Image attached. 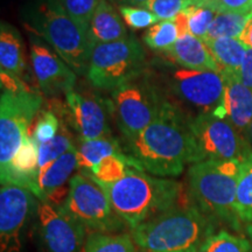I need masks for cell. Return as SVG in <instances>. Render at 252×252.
Listing matches in <instances>:
<instances>
[{
    "instance_id": "6da1fadb",
    "label": "cell",
    "mask_w": 252,
    "mask_h": 252,
    "mask_svg": "<svg viewBox=\"0 0 252 252\" xmlns=\"http://www.w3.org/2000/svg\"><path fill=\"white\" fill-rule=\"evenodd\" d=\"M190 118L171 100L152 124L124 138V153L140 171L158 178L179 176L186 165L200 162Z\"/></svg>"
},
{
    "instance_id": "7a4b0ae2",
    "label": "cell",
    "mask_w": 252,
    "mask_h": 252,
    "mask_svg": "<svg viewBox=\"0 0 252 252\" xmlns=\"http://www.w3.org/2000/svg\"><path fill=\"white\" fill-rule=\"evenodd\" d=\"M215 223L193 203L174 206L131 229V236L135 245L146 252L201 250L215 234Z\"/></svg>"
},
{
    "instance_id": "3957f363",
    "label": "cell",
    "mask_w": 252,
    "mask_h": 252,
    "mask_svg": "<svg viewBox=\"0 0 252 252\" xmlns=\"http://www.w3.org/2000/svg\"><path fill=\"white\" fill-rule=\"evenodd\" d=\"M99 186L108 195L113 212L131 229L174 207L181 189L179 182L135 168L128 169L115 184Z\"/></svg>"
},
{
    "instance_id": "277c9868",
    "label": "cell",
    "mask_w": 252,
    "mask_h": 252,
    "mask_svg": "<svg viewBox=\"0 0 252 252\" xmlns=\"http://www.w3.org/2000/svg\"><path fill=\"white\" fill-rule=\"evenodd\" d=\"M241 160H204L188 169V195L194 206L216 222L241 230L236 208Z\"/></svg>"
},
{
    "instance_id": "5b68a950",
    "label": "cell",
    "mask_w": 252,
    "mask_h": 252,
    "mask_svg": "<svg viewBox=\"0 0 252 252\" xmlns=\"http://www.w3.org/2000/svg\"><path fill=\"white\" fill-rule=\"evenodd\" d=\"M26 27L41 36L63 61L84 76L89 68L91 45L88 31L72 20L53 0H42L26 12Z\"/></svg>"
},
{
    "instance_id": "8992f818",
    "label": "cell",
    "mask_w": 252,
    "mask_h": 252,
    "mask_svg": "<svg viewBox=\"0 0 252 252\" xmlns=\"http://www.w3.org/2000/svg\"><path fill=\"white\" fill-rule=\"evenodd\" d=\"M109 102L123 137L130 138L152 124L171 99L154 71L146 69L111 91Z\"/></svg>"
},
{
    "instance_id": "52a82bcc",
    "label": "cell",
    "mask_w": 252,
    "mask_h": 252,
    "mask_svg": "<svg viewBox=\"0 0 252 252\" xmlns=\"http://www.w3.org/2000/svg\"><path fill=\"white\" fill-rule=\"evenodd\" d=\"M147 69L146 52L134 36L94 46L87 77L96 89L113 91Z\"/></svg>"
},
{
    "instance_id": "ba28073f",
    "label": "cell",
    "mask_w": 252,
    "mask_h": 252,
    "mask_svg": "<svg viewBox=\"0 0 252 252\" xmlns=\"http://www.w3.org/2000/svg\"><path fill=\"white\" fill-rule=\"evenodd\" d=\"M158 78L168 98L181 109H195L197 115L214 112L222 102L224 80L217 71L186 69L169 62L159 69Z\"/></svg>"
},
{
    "instance_id": "9c48e42d",
    "label": "cell",
    "mask_w": 252,
    "mask_h": 252,
    "mask_svg": "<svg viewBox=\"0 0 252 252\" xmlns=\"http://www.w3.org/2000/svg\"><path fill=\"white\" fill-rule=\"evenodd\" d=\"M70 190L61 209L90 232L118 231L125 223L113 212L104 189L88 172L75 174L69 181Z\"/></svg>"
},
{
    "instance_id": "30bf717a",
    "label": "cell",
    "mask_w": 252,
    "mask_h": 252,
    "mask_svg": "<svg viewBox=\"0 0 252 252\" xmlns=\"http://www.w3.org/2000/svg\"><path fill=\"white\" fill-rule=\"evenodd\" d=\"M42 97L33 91H2L0 100V172H8L12 160L30 133Z\"/></svg>"
},
{
    "instance_id": "8fae6325",
    "label": "cell",
    "mask_w": 252,
    "mask_h": 252,
    "mask_svg": "<svg viewBox=\"0 0 252 252\" xmlns=\"http://www.w3.org/2000/svg\"><path fill=\"white\" fill-rule=\"evenodd\" d=\"M190 130L200 157L204 160H243L252 147L231 123L213 112L191 116Z\"/></svg>"
},
{
    "instance_id": "7c38bea8",
    "label": "cell",
    "mask_w": 252,
    "mask_h": 252,
    "mask_svg": "<svg viewBox=\"0 0 252 252\" xmlns=\"http://www.w3.org/2000/svg\"><path fill=\"white\" fill-rule=\"evenodd\" d=\"M30 189L1 184L0 189V242L1 252H19L21 232L39 203Z\"/></svg>"
},
{
    "instance_id": "4fadbf2b",
    "label": "cell",
    "mask_w": 252,
    "mask_h": 252,
    "mask_svg": "<svg viewBox=\"0 0 252 252\" xmlns=\"http://www.w3.org/2000/svg\"><path fill=\"white\" fill-rule=\"evenodd\" d=\"M68 122L81 140L111 138L110 115H112L109 100L100 98L94 93L72 90L65 94Z\"/></svg>"
},
{
    "instance_id": "5bb4252c",
    "label": "cell",
    "mask_w": 252,
    "mask_h": 252,
    "mask_svg": "<svg viewBox=\"0 0 252 252\" xmlns=\"http://www.w3.org/2000/svg\"><path fill=\"white\" fill-rule=\"evenodd\" d=\"M36 215L41 243L46 252H83L87 229L61 208L41 201Z\"/></svg>"
},
{
    "instance_id": "9a60e30c",
    "label": "cell",
    "mask_w": 252,
    "mask_h": 252,
    "mask_svg": "<svg viewBox=\"0 0 252 252\" xmlns=\"http://www.w3.org/2000/svg\"><path fill=\"white\" fill-rule=\"evenodd\" d=\"M31 61L40 89L48 96L75 90L77 75L60 55L35 34H30Z\"/></svg>"
},
{
    "instance_id": "2e32d148",
    "label": "cell",
    "mask_w": 252,
    "mask_h": 252,
    "mask_svg": "<svg viewBox=\"0 0 252 252\" xmlns=\"http://www.w3.org/2000/svg\"><path fill=\"white\" fill-rule=\"evenodd\" d=\"M220 75L224 80V93L222 102L213 113L231 123L248 140V132L252 123V91L239 81L237 75L229 72Z\"/></svg>"
},
{
    "instance_id": "e0dca14e",
    "label": "cell",
    "mask_w": 252,
    "mask_h": 252,
    "mask_svg": "<svg viewBox=\"0 0 252 252\" xmlns=\"http://www.w3.org/2000/svg\"><path fill=\"white\" fill-rule=\"evenodd\" d=\"M161 53L167 61L181 68L220 72L219 65L204 41L190 33L179 37L171 48Z\"/></svg>"
},
{
    "instance_id": "ac0fdd59",
    "label": "cell",
    "mask_w": 252,
    "mask_h": 252,
    "mask_svg": "<svg viewBox=\"0 0 252 252\" xmlns=\"http://www.w3.org/2000/svg\"><path fill=\"white\" fill-rule=\"evenodd\" d=\"M91 48L102 43L115 42L127 37L121 15L108 0H99L88 28Z\"/></svg>"
},
{
    "instance_id": "d6986e66",
    "label": "cell",
    "mask_w": 252,
    "mask_h": 252,
    "mask_svg": "<svg viewBox=\"0 0 252 252\" xmlns=\"http://www.w3.org/2000/svg\"><path fill=\"white\" fill-rule=\"evenodd\" d=\"M0 65L1 71L18 78L26 69L23 39L17 28L7 23L0 26Z\"/></svg>"
},
{
    "instance_id": "ffe728a7",
    "label": "cell",
    "mask_w": 252,
    "mask_h": 252,
    "mask_svg": "<svg viewBox=\"0 0 252 252\" xmlns=\"http://www.w3.org/2000/svg\"><path fill=\"white\" fill-rule=\"evenodd\" d=\"M203 41L219 65L220 74L229 72L238 75L249 48L243 41L235 37H216Z\"/></svg>"
},
{
    "instance_id": "44dd1931",
    "label": "cell",
    "mask_w": 252,
    "mask_h": 252,
    "mask_svg": "<svg viewBox=\"0 0 252 252\" xmlns=\"http://www.w3.org/2000/svg\"><path fill=\"white\" fill-rule=\"evenodd\" d=\"M77 167V149L64 153L50 165L41 169L37 175L39 198L43 201L50 191L67 185V182Z\"/></svg>"
},
{
    "instance_id": "7402d4cb",
    "label": "cell",
    "mask_w": 252,
    "mask_h": 252,
    "mask_svg": "<svg viewBox=\"0 0 252 252\" xmlns=\"http://www.w3.org/2000/svg\"><path fill=\"white\" fill-rule=\"evenodd\" d=\"M77 149V168L82 171H91L104 158L113 154L124 153L118 140L113 138H100L94 140H81Z\"/></svg>"
},
{
    "instance_id": "603a6c76",
    "label": "cell",
    "mask_w": 252,
    "mask_h": 252,
    "mask_svg": "<svg viewBox=\"0 0 252 252\" xmlns=\"http://www.w3.org/2000/svg\"><path fill=\"white\" fill-rule=\"evenodd\" d=\"M251 19L252 9L217 13L204 39H216V37L241 39L245 27Z\"/></svg>"
},
{
    "instance_id": "cb8c5ba5",
    "label": "cell",
    "mask_w": 252,
    "mask_h": 252,
    "mask_svg": "<svg viewBox=\"0 0 252 252\" xmlns=\"http://www.w3.org/2000/svg\"><path fill=\"white\" fill-rule=\"evenodd\" d=\"M130 168L139 169L130 157L125 153H118L104 158L88 173L98 185H110L124 178Z\"/></svg>"
},
{
    "instance_id": "d4e9b609",
    "label": "cell",
    "mask_w": 252,
    "mask_h": 252,
    "mask_svg": "<svg viewBox=\"0 0 252 252\" xmlns=\"http://www.w3.org/2000/svg\"><path fill=\"white\" fill-rule=\"evenodd\" d=\"M135 247L131 235L89 232L83 252H135Z\"/></svg>"
},
{
    "instance_id": "484cf974",
    "label": "cell",
    "mask_w": 252,
    "mask_h": 252,
    "mask_svg": "<svg viewBox=\"0 0 252 252\" xmlns=\"http://www.w3.org/2000/svg\"><path fill=\"white\" fill-rule=\"evenodd\" d=\"M236 208L242 223L252 224V152L242 161Z\"/></svg>"
},
{
    "instance_id": "4316f807",
    "label": "cell",
    "mask_w": 252,
    "mask_h": 252,
    "mask_svg": "<svg viewBox=\"0 0 252 252\" xmlns=\"http://www.w3.org/2000/svg\"><path fill=\"white\" fill-rule=\"evenodd\" d=\"M72 149L75 146L71 133L67 128V124L62 122L59 133L52 140L39 145V172Z\"/></svg>"
},
{
    "instance_id": "83f0119b",
    "label": "cell",
    "mask_w": 252,
    "mask_h": 252,
    "mask_svg": "<svg viewBox=\"0 0 252 252\" xmlns=\"http://www.w3.org/2000/svg\"><path fill=\"white\" fill-rule=\"evenodd\" d=\"M179 37H180V34H179L178 27L172 19V20L160 21L150 27L144 35V42L151 49L161 53L171 48Z\"/></svg>"
},
{
    "instance_id": "f1b7e54d",
    "label": "cell",
    "mask_w": 252,
    "mask_h": 252,
    "mask_svg": "<svg viewBox=\"0 0 252 252\" xmlns=\"http://www.w3.org/2000/svg\"><path fill=\"white\" fill-rule=\"evenodd\" d=\"M202 252H252V245L248 239L222 230L210 236Z\"/></svg>"
},
{
    "instance_id": "f546056e",
    "label": "cell",
    "mask_w": 252,
    "mask_h": 252,
    "mask_svg": "<svg viewBox=\"0 0 252 252\" xmlns=\"http://www.w3.org/2000/svg\"><path fill=\"white\" fill-rule=\"evenodd\" d=\"M61 122L53 110H40L33 121V131L30 134L37 144L52 140L59 133Z\"/></svg>"
},
{
    "instance_id": "4dcf8cb0",
    "label": "cell",
    "mask_w": 252,
    "mask_h": 252,
    "mask_svg": "<svg viewBox=\"0 0 252 252\" xmlns=\"http://www.w3.org/2000/svg\"><path fill=\"white\" fill-rule=\"evenodd\" d=\"M72 20L88 31L99 0H53Z\"/></svg>"
},
{
    "instance_id": "1f68e13d",
    "label": "cell",
    "mask_w": 252,
    "mask_h": 252,
    "mask_svg": "<svg viewBox=\"0 0 252 252\" xmlns=\"http://www.w3.org/2000/svg\"><path fill=\"white\" fill-rule=\"evenodd\" d=\"M186 12L188 13L189 33L203 40L217 13L206 6L198 5L189 6L186 8Z\"/></svg>"
},
{
    "instance_id": "d6a6232c",
    "label": "cell",
    "mask_w": 252,
    "mask_h": 252,
    "mask_svg": "<svg viewBox=\"0 0 252 252\" xmlns=\"http://www.w3.org/2000/svg\"><path fill=\"white\" fill-rule=\"evenodd\" d=\"M194 5V0H150L146 7L159 20H172L179 13Z\"/></svg>"
},
{
    "instance_id": "836d02e7",
    "label": "cell",
    "mask_w": 252,
    "mask_h": 252,
    "mask_svg": "<svg viewBox=\"0 0 252 252\" xmlns=\"http://www.w3.org/2000/svg\"><path fill=\"white\" fill-rule=\"evenodd\" d=\"M119 13L132 30H143L158 24L159 19L147 8L133 6H119Z\"/></svg>"
},
{
    "instance_id": "e575fe53",
    "label": "cell",
    "mask_w": 252,
    "mask_h": 252,
    "mask_svg": "<svg viewBox=\"0 0 252 252\" xmlns=\"http://www.w3.org/2000/svg\"><path fill=\"white\" fill-rule=\"evenodd\" d=\"M194 5L206 6L216 13L252 9V0H194Z\"/></svg>"
},
{
    "instance_id": "d590c367",
    "label": "cell",
    "mask_w": 252,
    "mask_h": 252,
    "mask_svg": "<svg viewBox=\"0 0 252 252\" xmlns=\"http://www.w3.org/2000/svg\"><path fill=\"white\" fill-rule=\"evenodd\" d=\"M237 76L239 81L252 91V49L250 47L247 50V54H245V58Z\"/></svg>"
},
{
    "instance_id": "8d00e7d4",
    "label": "cell",
    "mask_w": 252,
    "mask_h": 252,
    "mask_svg": "<svg viewBox=\"0 0 252 252\" xmlns=\"http://www.w3.org/2000/svg\"><path fill=\"white\" fill-rule=\"evenodd\" d=\"M1 89L2 91H8V93H20V91H32L24 83L20 78L12 76L7 72L1 71Z\"/></svg>"
},
{
    "instance_id": "74e56055",
    "label": "cell",
    "mask_w": 252,
    "mask_h": 252,
    "mask_svg": "<svg viewBox=\"0 0 252 252\" xmlns=\"http://www.w3.org/2000/svg\"><path fill=\"white\" fill-rule=\"evenodd\" d=\"M173 20H174L176 27H178V31H179V34H180V36L189 33L188 13L186 12V9H185V11H182L181 13H179L178 15H176V17L173 19Z\"/></svg>"
},
{
    "instance_id": "f35d334b",
    "label": "cell",
    "mask_w": 252,
    "mask_h": 252,
    "mask_svg": "<svg viewBox=\"0 0 252 252\" xmlns=\"http://www.w3.org/2000/svg\"><path fill=\"white\" fill-rule=\"evenodd\" d=\"M115 4L119 6H133V7H146L150 0H111Z\"/></svg>"
},
{
    "instance_id": "ab89813d",
    "label": "cell",
    "mask_w": 252,
    "mask_h": 252,
    "mask_svg": "<svg viewBox=\"0 0 252 252\" xmlns=\"http://www.w3.org/2000/svg\"><path fill=\"white\" fill-rule=\"evenodd\" d=\"M241 40L252 49V19L249 21L247 27H245L243 34H242L241 36Z\"/></svg>"
},
{
    "instance_id": "60d3db41",
    "label": "cell",
    "mask_w": 252,
    "mask_h": 252,
    "mask_svg": "<svg viewBox=\"0 0 252 252\" xmlns=\"http://www.w3.org/2000/svg\"><path fill=\"white\" fill-rule=\"evenodd\" d=\"M248 141H249V144H250V146L252 147V123L250 125V128H249V132H248Z\"/></svg>"
},
{
    "instance_id": "b9f144b4",
    "label": "cell",
    "mask_w": 252,
    "mask_h": 252,
    "mask_svg": "<svg viewBox=\"0 0 252 252\" xmlns=\"http://www.w3.org/2000/svg\"><path fill=\"white\" fill-rule=\"evenodd\" d=\"M247 232H248V235H249V238H250V242L252 243V224H248Z\"/></svg>"
},
{
    "instance_id": "7bdbcfd3",
    "label": "cell",
    "mask_w": 252,
    "mask_h": 252,
    "mask_svg": "<svg viewBox=\"0 0 252 252\" xmlns=\"http://www.w3.org/2000/svg\"><path fill=\"white\" fill-rule=\"evenodd\" d=\"M186 252H202V249H201V250H193V251H186Z\"/></svg>"
}]
</instances>
